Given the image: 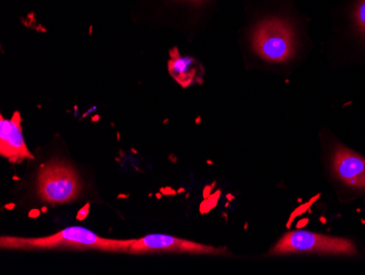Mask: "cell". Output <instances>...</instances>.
Returning a JSON list of instances; mask_svg holds the SVG:
<instances>
[{
  "instance_id": "6da1fadb",
  "label": "cell",
  "mask_w": 365,
  "mask_h": 275,
  "mask_svg": "<svg viewBox=\"0 0 365 275\" xmlns=\"http://www.w3.org/2000/svg\"><path fill=\"white\" fill-rule=\"evenodd\" d=\"M246 42L262 66L288 71L304 56L309 19L294 0H257L246 6Z\"/></svg>"
},
{
  "instance_id": "ba28073f",
  "label": "cell",
  "mask_w": 365,
  "mask_h": 275,
  "mask_svg": "<svg viewBox=\"0 0 365 275\" xmlns=\"http://www.w3.org/2000/svg\"><path fill=\"white\" fill-rule=\"evenodd\" d=\"M217 0H160V7L170 21L192 29L215 10Z\"/></svg>"
},
{
  "instance_id": "8992f818",
  "label": "cell",
  "mask_w": 365,
  "mask_h": 275,
  "mask_svg": "<svg viewBox=\"0 0 365 275\" xmlns=\"http://www.w3.org/2000/svg\"><path fill=\"white\" fill-rule=\"evenodd\" d=\"M330 165L334 176L340 184L354 190H365L364 157L337 145L331 155Z\"/></svg>"
},
{
  "instance_id": "7a4b0ae2",
  "label": "cell",
  "mask_w": 365,
  "mask_h": 275,
  "mask_svg": "<svg viewBox=\"0 0 365 275\" xmlns=\"http://www.w3.org/2000/svg\"><path fill=\"white\" fill-rule=\"evenodd\" d=\"M134 239H110L96 235L90 229L73 226L44 237L24 238L1 236L3 250H98L112 254H127Z\"/></svg>"
},
{
  "instance_id": "52a82bcc",
  "label": "cell",
  "mask_w": 365,
  "mask_h": 275,
  "mask_svg": "<svg viewBox=\"0 0 365 275\" xmlns=\"http://www.w3.org/2000/svg\"><path fill=\"white\" fill-rule=\"evenodd\" d=\"M21 123L18 112L14 113L11 119L0 118V156L11 164L34 159V155L26 146Z\"/></svg>"
},
{
  "instance_id": "3957f363",
  "label": "cell",
  "mask_w": 365,
  "mask_h": 275,
  "mask_svg": "<svg viewBox=\"0 0 365 275\" xmlns=\"http://www.w3.org/2000/svg\"><path fill=\"white\" fill-rule=\"evenodd\" d=\"M36 192L45 204H68L81 196V180L71 164L51 160L38 170Z\"/></svg>"
},
{
  "instance_id": "9c48e42d",
  "label": "cell",
  "mask_w": 365,
  "mask_h": 275,
  "mask_svg": "<svg viewBox=\"0 0 365 275\" xmlns=\"http://www.w3.org/2000/svg\"><path fill=\"white\" fill-rule=\"evenodd\" d=\"M168 69L171 77L182 88L200 83L204 76L202 64L194 57L182 56L178 50L172 51Z\"/></svg>"
},
{
  "instance_id": "277c9868",
  "label": "cell",
  "mask_w": 365,
  "mask_h": 275,
  "mask_svg": "<svg viewBox=\"0 0 365 275\" xmlns=\"http://www.w3.org/2000/svg\"><path fill=\"white\" fill-rule=\"evenodd\" d=\"M331 254V256H358L359 251L352 240L342 237L322 235L307 231H291L284 234L268 256L291 254Z\"/></svg>"
},
{
  "instance_id": "5b68a950",
  "label": "cell",
  "mask_w": 365,
  "mask_h": 275,
  "mask_svg": "<svg viewBox=\"0 0 365 275\" xmlns=\"http://www.w3.org/2000/svg\"><path fill=\"white\" fill-rule=\"evenodd\" d=\"M127 254L133 256L155 254H190L204 256H227L231 252L227 247H213L192 240L182 239L163 234H151L134 239Z\"/></svg>"
},
{
  "instance_id": "30bf717a",
  "label": "cell",
  "mask_w": 365,
  "mask_h": 275,
  "mask_svg": "<svg viewBox=\"0 0 365 275\" xmlns=\"http://www.w3.org/2000/svg\"><path fill=\"white\" fill-rule=\"evenodd\" d=\"M346 10L352 36L365 45V0H351Z\"/></svg>"
}]
</instances>
